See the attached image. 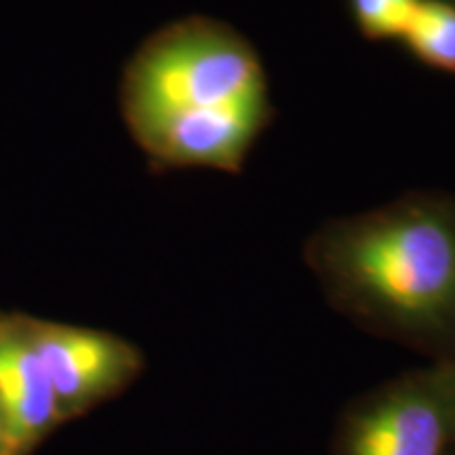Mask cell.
Returning <instances> with one entry per match:
<instances>
[{
    "mask_svg": "<svg viewBox=\"0 0 455 455\" xmlns=\"http://www.w3.org/2000/svg\"><path fill=\"white\" fill-rule=\"evenodd\" d=\"M308 259L348 308L409 338L455 331V198L409 195L329 221Z\"/></svg>",
    "mask_w": 455,
    "mask_h": 455,
    "instance_id": "obj_1",
    "label": "cell"
},
{
    "mask_svg": "<svg viewBox=\"0 0 455 455\" xmlns=\"http://www.w3.org/2000/svg\"><path fill=\"white\" fill-rule=\"evenodd\" d=\"M268 98L264 68L251 44L207 20H188L156 32L123 74L127 127Z\"/></svg>",
    "mask_w": 455,
    "mask_h": 455,
    "instance_id": "obj_2",
    "label": "cell"
},
{
    "mask_svg": "<svg viewBox=\"0 0 455 455\" xmlns=\"http://www.w3.org/2000/svg\"><path fill=\"white\" fill-rule=\"evenodd\" d=\"M26 327L49 373L61 419L112 396L141 367L135 346L112 333L28 316Z\"/></svg>",
    "mask_w": 455,
    "mask_h": 455,
    "instance_id": "obj_3",
    "label": "cell"
},
{
    "mask_svg": "<svg viewBox=\"0 0 455 455\" xmlns=\"http://www.w3.org/2000/svg\"><path fill=\"white\" fill-rule=\"evenodd\" d=\"M453 403L451 371L398 384L361 413L344 455H443L451 435Z\"/></svg>",
    "mask_w": 455,
    "mask_h": 455,
    "instance_id": "obj_4",
    "label": "cell"
},
{
    "mask_svg": "<svg viewBox=\"0 0 455 455\" xmlns=\"http://www.w3.org/2000/svg\"><path fill=\"white\" fill-rule=\"evenodd\" d=\"M268 116V98H258L212 110L171 114L141 124L131 133L158 163L236 171Z\"/></svg>",
    "mask_w": 455,
    "mask_h": 455,
    "instance_id": "obj_5",
    "label": "cell"
},
{
    "mask_svg": "<svg viewBox=\"0 0 455 455\" xmlns=\"http://www.w3.org/2000/svg\"><path fill=\"white\" fill-rule=\"evenodd\" d=\"M0 411L13 455H30L61 419L26 316H0Z\"/></svg>",
    "mask_w": 455,
    "mask_h": 455,
    "instance_id": "obj_6",
    "label": "cell"
},
{
    "mask_svg": "<svg viewBox=\"0 0 455 455\" xmlns=\"http://www.w3.org/2000/svg\"><path fill=\"white\" fill-rule=\"evenodd\" d=\"M401 41L422 64L455 74V7L419 0Z\"/></svg>",
    "mask_w": 455,
    "mask_h": 455,
    "instance_id": "obj_7",
    "label": "cell"
},
{
    "mask_svg": "<svg viewBox=\"0 0 455 455\" xmlns=\"http://www.w3.org/2000/svg\"><path fill=\"white\" fill-rule=\"evenodd\" d=\"M356 24L373 41L403 38L419 0H350Z\"/></svg>",
    "mask_w": 455,
    "mask_h": 455,
    "instance_id": "obj_8",
    "label": "cell"
},
{
    "mask_svg": "<svg viewBox=\"0 0 455 455\" xmlns=\"http://www.w3.org/2000/svg\"><path fill=\"white\" fill-rule=\"evenodd\" d=\"M0 455H13V449H11L7 424H4L3 411H0Z\"/></svg>",
    "mask_w": 455,
    "mask_h": 455,
    "instance_id": "obj_9",
    "label": "cell"
},
{
    "mask_svg": "<svg viewBox=\"0 0 455 455\" xmlns=\"http://www.w3.org/2000/svg\"><path fill=\"white\" fill-rule=\"evenodd\" d=\"M451 373H453V375H455V369H451Z\"/></svg>",
    "mask_w": 455,
    "mask_h": 455,
    "instance_id": "obj_10",
    "label": "cell"
}]
</instances>
